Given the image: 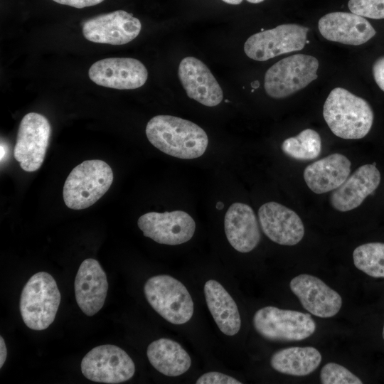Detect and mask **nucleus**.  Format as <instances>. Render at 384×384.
<instances>
[{"label":"nucleus","instance_id":"f257e3e1","mask_svg":"<svg viewBox=\"0 0 384 384\" xmlns=\"http://www.w3.org/2000/svg\"><path fill=\"white\" fill-rule=\"evenodd\" d=\"M146 135L149 142L169 156L191 159L206 151L208 138L196 124L178 117L156 115L147 123Z\"/></svg>","mask_w":384,"mask_h":384},{"label":"nucleus","instance_id":"f03ea898","mask_svg":"<svg viewBox=\"0 0 384 384\" xmlns=\"http://www.w3.org/2000/svg\"><path fill=\"white\" fill-rule=\"evenodd\" d=\"M323 116L333 134L345 139L367 135L374 117L366 100L342 87L331 91L324 104Z\"/></svg>","mask_w":384,"mask_h":384},{"label":"nucleus","instance_id":"7ed1b4c3","mask_svg":"<svg viewBox=\"0 0 384 384\" xmlns=\"http://www.w3.org/2000/svg\"><path fill=\"white\" fill-rule=\"evenodd\" d=\"M112 181L113 172L106 162L100 159L84 161L71 171L65 181L64 203L70 209L87 208L109 190Z\"/></svg>","mask_w":384,"mask_h":384},{"label":"nucleus","instance_id":"20e7f679","mask_svg":"<svg viewBox=\"0 0 384 384\" xmlns=\"http://www.w3.org/2000/svg\"><path fill=\"white\" fill-rule=\"evenodd\" d=\"M60 293L48 272L34 274L24 285L20 298V312L24 324L33 330H44L54 321Z\"/></svg>","mask_w":384,"mask_h":384},{"label":"nucleus","instance_id":"39448f33","mask_svg":"<svg viewBox=\"0 0 384 384\" xmlns=\"http://www.w3.org/2000/svg\"><path fill=\"white\" fill-rule=\"evenodd\" d=\"M151 306L169 322L179 325L188 322L194 311L193 302L183 283L171 276L150 277L144 287Z\"/></svg>","mask_w":384,"mask_h":384},{"label":"nucleus","instance_id":"423d86ee","mask_svg":"<svg viewBox=\"0 0 384 384\" xmlns=\"http://www.w3.org/2000/svg\"><path fill=\"white\" fill-rule=\"evenodd\" d=\"M318 68V60L309 55L295 54L284 58L267 70L265 92L272 98L287 97L316 80Z\"/></svg>","mask_w":384,"mask_h":384},{"label":"nucleus","instance_id":"0eeeda50","mask_svg":"<svg viewBox=\"0 0 384 384\" xmlns=\"http://www.w3.org/2000/svg\"><path fill=\"white\" fill-rule=\"evenodd\" d=\"M256 331L273 341H298L311 336L316 325L309 314L268 306L253 316Z\"/></svg>","mask_w":384,"mask_h":384},{"label":"nucleus","instance_id":"6e6552de","mask_svg":"<svg viewBox=\"0 0 384 384\" xmlns=\"http://www.w3.org/2000/svg\"><path fill=\"white\" fill-rule=\"evenodd\" d=\"M309 28L295 23L256 33L245 43L244 51L247 57L265 61L276 56L302 50L307 41Z\"/></svg>","mask_w":384,"mask_h":384},{"label":"nucleus","instance_id":"1a4fd4ad","mask_svg":"<svg viewBox=\"0 0 384 384\" xmlns=\"http://www.w3.org/2000/svg\"><path fill=\"white\" fill-rule=\"evenodd\" d=\"M50 134L51 127L45 116L29 112L22 118L14 149V156L23 170L33 172L41 166Z\"/></svg>","mask_w":384,"mask_h":384},{"label":"nucleus","instance_id":"9d476101","mask_svg":"<svg viewBox=\"0 0 384 384\" xmlns=\"http://www.w3.org/2000/svg\"><path fill=\"white\" fill-rule=\"evenodd\" d=\"M81 371L92 381L116 384L132 378L135 366L123 349L106 344L93 348L83 357Z\"/></svg>","mask_w":384,"mask_h":384},{"label":"nucleus","instance_id":"9b49d317","mask_svg":"<svg viewBox=\"0 0 384 384\" xmlns=\"http://www.w3.org/2000/svg\"><path fill=\"white\" fill-rule=\"evenodd\" d=\"M137 225L145 237L169 245L188 242L196 230L194 220L183 210L146 213L139 218Z\"/></svg>","mask_w":384,"mask_h":384},{"label":"nucleus","instance_id":"f8f14e48","mask_svg":"<svg viewBox=\"0 0 384 384\" xmlns=\"http://www.w3.org/2000/svg\"><path fill=\"white\" fill-rule=\"evenodd\" d=\"M90 79L95 84L118 90L137 89L148 78L145 65L131 58H109L94 63L89 69Z\"/></svg>","mask_w":384,"mask_h":384},{"label":"nucleus","instance_id":"ddd939ff","mask_svg":"<svg viewBox=\"0 0 384 384\" xmlns=\"http://www.w3.org/2000/svg\"><path fill=\"white\" fill-rule=\"evenodd\" d=\"M140 21L123 10L101 14L87 20L82 26L86 39L94 43L123 45L140 33Z\"/></svg>","mask_w":384,"mask_h":384},{"label":"nucleus","instance_id":"4468645a","mask_svg":"<svg viewBox=\"0 0 384 384\" xmlns=\"http://www.w3.org/2000/svg\"><path fill=\"white\" fill-rule=\"evenodd\" d=\"M289 287L302 306L316 316L330 318L341 308L340 294L315 276L299 274L291 280Z\"/></svg>","mask_w":384,"mask_h":384},{"label":"nucleus","instance_id":"2eb2a0df","mask_svg":"<svg viewBox=\"0 0 384 384\" xmlns=\"http://www.w3.org/2000/svg\"><path fill=\"white\" fill-rule=\"evenodd\" d=\"M258 218L265 235L282 245L299 243L304 235V226L292 209L277 202L264 203L258 210Z\"/></svg>","mask_w":384,"mask_h":384},{"label":"nucleus","instance_id":"dca6fc26","mask_svg":"<svg viewBox=\"0 0 384 384\" xmlns=\"http://www.w3.org/2000/svg\"><path fill=\"white\" fill-rule=\"evenodd\" d=\"M178 75L190 98L207 107L217 106L223 100V92L219 83L199 59L192 56L182 59Z\"/></svg>","mask_w":384,"mask_h":384},{"label":"nucleus","instance_id":"f3484780","mask_svg":"<svg viewBox=\"0 0 384 384\" xmlns=\"http://www.w3.org/2000/svg\"><path fill=\"white\" fill-rule=\"evenodd\" d=\"M75 294L82 311L91 316L103 306L107 297L108 282L106 274L95 259L82 261L75 279Z\"/></svg>","mask_w":384,"mask_h":384},{"label":"nucleus","instance_id":"a211bd4d","mask_svg":"<svg viewBox=\"0 0 384 384\" xmlns=\"http://www.w3.org/2000/svg\"><path fill=\"white\" fill-rule=\"evenodd\" d=\"M321 36L331 41L358 46L372 38L375 30L364 17L352 12H332L318 23Z\"/></svg>","mask_w":384,"mask_h":384},{"label":"nucleus","instance_id":"6ab92c4d","mask_svg":"<svg viewBox=\"0 0 384 384\" xmlns=\"http://www.w3.org/2000/svg\"><path fill=\"white\" fill-rule=\"evenodd\" d=\"M380 179V173L375 165L367 164L360 166L331 193L332 207L341 212L358 208L377 189Z\"/></svg>","mask_w":384,"mask_h":384},{"label":"nucleus","instance_id":"aec40b11","mask_svg":"<svg viewBox=\"0 0 384 384\" xmlns=\"http://www.w3.org/2000/svg\"><path fill=\"white\" fill-rule=\"evenodd\" d=\"M226 238L237 251L246 253L255 249L260 241L259 225L252 208L242 203H234L224 218Z\"/></svg>","mask_w":384,"mask_h":384},{"label":"nucleus","instance_id":"412c9836","mask_svg":"<svg viewBox=\"0 0 384 384\" xmlns=\"http://www.w3.org/2000/svg\"><path fill=\"white\" fill-rule=\"evenodd\" d=\"M351 163L343 154L335 153L313 162L304 171L309 189L321 194L335 190L348 177Z\"/></svg>","mask_w":384,"mask_h":384},{"label":"nucleus","instance_id":"4be33fe9","mask_svg":"<svg viewBox=\"0 0 384 384\" xmlns=\"http://www.w3.org/2000/svg\"><path fill=\"white\" fill-rule=\"evenodd\" d=\"M208 308L222 333L234 336L241 326L238 306L221 284L214 279L208 280L203 288Z\"/></svg>","mask_w":384,"mask_h":384},{"label":"nucleus","instance_id":"5701e85b","mask_svg":"<svg viewBox=\"0 0 384 384\" xmlns=\"http://www.w3.org/2000/svg\"><path fill=\"white\" fill-rule=\"evenodd\" d=\"M147 358L151 366L167 376H178L186 373L191 365V359L186 350L176 341L161 338L147 347Z\"/></svg>","mask_w":384,"mask_h":384},{"label":"nucleus","instance_id":"b1692460","mask_svg":"<svg viewBox=\"0 0 384 384\" xmlns=\"http://www.w3.org/2000/svg\"><path fill=\"white\" fill-rule=\"evenodd\" d=\"M321 355L315 348L289 347L275 352L270 358V365L276 371L294 376H305L319 367Z\"/></svg>","mask_w":384,"mask_h":384},{"label":"nucleus","instance_id":"393cba45","mask_svg":"<svg viewBox=\"0 0 384 384\" xmlns=\"http://www.w3.org/2000/svg\"><path fill=\"white\" fill-rule=\"evenodd\" d=\"M282 150L296 160L306 161L317 158L321 151V139L317 132L311 129L302 131L296 137L286 139Z\"/></svg>","mask_w":384,"mask_h":384},{"label":"nucleus","instance_id":"a878e982","mask_svg":"<svg viewBox=\"0 0 384 384\" xmlns=\"http://www.w3.org/2000/svg\"><path fill=\"white\" fill-rule=\"evenodd\" d=\"M356 268L374 278H384V243L368 242L357 247L353 252Z\"/></svg>","mask_w":384,"mask_h":384},{"label":"nucleus","instance_id":"bb28decb","mask_svg":"<svg viewBox=\"0 0 384 384\" xmlns=\"http://www.w3.org/2000/svg\"><path fill=\"white\" fill-rule=\"evenodd\" d=\"M323 384H361L363 382L344 366L336 363H328L321 370Z\"/></svg>","mask_w":384,"mask_h":384},{"label":"nucleus","instance_id":"cd10ccee","mask_svg":"<svg viewBox=\"0 0 384 384\" xmlns=\"http://www.w3.org/2000/svg\"><path fill=\"white\" fill-rule=\"evenodd\" d=\"M348 6L351 12L364 18H384V0H349Z\"/></svg>","mask_w":384,"mask_h":384},{"label":"nucleus","instance_id":"c85d7f7f","mask_svg":"<svg viewBox=\"0 0 384 384\" xmlns=\"http://www.w3.org/2000/svg\"><path fill=\"white\" fill-rule=\"evenodd\" d=\"M196 384H241L242 383L232 376L224 373L211 371L201 375Z\"/></svg>","mask_w":384,"mask_h":384},{"label":"nucleus","instance_id":"c756f323","mask_svg":"<svg viewBox=\"0 0 384 384\" xmlns=\"http://www.w3.org/2000/svg\"><path fill=\"white\" fill-rule=\"evenodd\" d=\"M373 75L376 84L384 92V56L380 57L374 63Z\"/></svg>","mask_w":384,"mask_h":384},{"label":"nucleus","instance_id":"7c9ffc66","mask_svg":"<svg viewBox=\"0 0 384 384\" xmlns=\"http://www.w3.org/2000/svg\"><path fill=\"white\" fill-rule=\"evenodd\" d=\"M53 1L63 4L70 6L74 8L82 9L85 7L92 6L97 5L104 0H53Z\"/></svg>","mask_w":384,"mask_h":384},{"label":"nucleus","instance_id":"2f4dec72","mask_svg":"<svg viewBox=\"0 0 384 384\" xmlns=\"http://www.w3.org/2000/svg\"><path fill=\"white\" fill-rule=\"evenodd\" d=\"M7 349L5 341L2 336H0V368H1L6 359Z\"/></svg>","mask_w":384,"mask_h":384},{"label":"nucleus","instance_id":"473e14b6","mask_svg":"<svg viewBox=\"0 0 384 384\" xmlns=\"http://www.w3.org/2000/svg\"><path fill=\"white\" fill-rule=\"evenodd\" d=\"M222 1L232 5H238V4H240L242 1V0H222Z\"/></svg>","mask_w":384,"mask_h":384},{"label":"nucleus","instance_id":"72a5a7b5","mask_svg":"<svg viewBox=\"0 0 384 384\" xmlns=\"http://www.w3.org/2000/svg\"><path fill=\"white\" fill-rule=\"evenodd\" d=\"M5 156V150H4V146L2 145V144H1V161H2L3 158Z\"/></svg>","mask_w":384,"mask_h":384},{"label":"nucleus","instance_id":"f704fd0d","mask_svg":"<svg viewBox=\"0 0 384 384\" xmlns=\"http://www.w3.org/2000/svg\"><path fill=\"white\" fill-rule=\"evenodd\" d=\"M215 207H216L217 209L221 210V209L223 208L224 204H223V202L219 201V202H218V203H216Z\"/></svg>","mask_w":384,"mask_h":384},{"label":"nucleus","instance_id":"c9c22d12","mask_svg":"<svg viewBox=\"0 0 384 384\" xmlns=\"http://www.w3.org/2000/svg\"><path fill=\"white\" fill-rule=\"evenodd\" d=\"M246 1L252 4H258V3L262 2L265 0H246Z\"/></svg>","mask_w":384,"mask_h":384},{"label":"nucleus","instance_id":"e433bc0d","mask_svg":"<svg viewBox=\"0 0 384 384\" xmlns=\"http://www.w3.org/2000/svg\"><path fill=\"white\" fill-rule=\"evenodd\" d=\"M252 87H254V88H257V87L259 86V82H258L257 81L254 82L252 84Z\"/></svg>","mask_w":384,"mask_h":384},{"label":"nucleus","instance_id":"4c0bfd02","mask_svg":"<svg viewBox=\"0 0 384 384\" xmlns=\"http://www.w3.org/2000/svg\"><path fill=\"white\" fill-rule=\"evenodd\" d=\"M382 335H383V340H384V326H383V333H382Z\"/></svg>","mask_w":384,"mask_h":384}]
</instances>
